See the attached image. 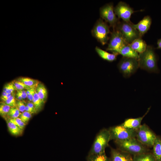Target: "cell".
I'll list each match as a JSON object with an SVG mask.
<instances>
[{"mask_svg":"<svg viewBox=\"0 0 161 161\" xmlns=\"http://www.w3.org/2000/svg\"><path fill=\"white\" fill-rule=\"evenodd\" d=\"M31 114L26 111L21 113L19 118L25 124L27 123L31 118Z\"/></svg>","mask_w":161,"mask_h":161,"instance_id":"obj_30","label":"cell"},{"mask_svg":"<svg viewBox=\"0 0 161 161\" xmlns=\"http://www.w3.org/2000/svg\"><path fill=\"white\" fill-rule=\"evenodd\" d=\"M17 80L30 88H35L40 83L39 81L38 80L27 77H21Z\"/></svg>","mask_w":161,"mask_h":161,"instance_id":"obj_21","label":"cell"},{"mask_svg":"<svg viewBox=\"0 0 161 161\" xmlns=\"http://www.w3.org/2000/svg\"><path fill=\"white\" fill-rule=\"evenodd\" d=\"M152 154L156 161H161V137L156 136L153 146Z\"/></svg>","mask_w":161,"mask_h":161,"instance_id":"obj_18","label":"cell"},{"mask_svg":"<svg viewBox=\"0 0 161 161\" xmlns=\"http://www.w3.org/2000/svg\"><path fill=\"white\" fill-rule=\"evenodd\" d=\"M95 50L99 56L103 59L110 62L115 61L118 54L110 53L107 51L104 50L100 47L96 46Z\"/></svg>","mask_w":161,"mask_h":161,"instance_id":"obj_17","label":"cell"},{"mask_svg":"<svg viewBox=\"0 0 161 161\" xmlns=\"http://www.w3.org/2000/svg\"><path fill=\"white\" fill-rule=\"evenodd\" d=\"M17 93H18L22 98L23 100L27 98L26 90H23L17 91Z\"/></svg>","mask_w":161,"mask_h":161,"instance_id":"obj_35","label":"cell"},{"mask_svg":"<svg viewBox=\"0 0 161 161\" xmlns=\"http://www.w3.org/2000/svg\"><path fill=\"white\" fill-rule=\"evenodd\" d=\"M114 12L118 18L125 21L131 22L130 18L131 15L134 12L132 8L125 2L120 1L114 7Z\"/></svg>","mask_w":161,"mask_h":161,"instance_id":"obj_11","label":"cell"},{"mask_svg":"<svg viewBox=\"0 0 161 161\" xmlns=\"http://www.w3.org/2000/svg\"><path fill=\"white\" fill-rule=\"evenodd\" d=\"M25 111L29 112L31 114H33V112L26 105L25 108Z\"/></svg>","mask_w":161,"mask_h":161,"instance_id":"obj_37","label":"cell"},{"mask_svg":"<svg viewBox=\"0 0 161 161\" xmlns=\"http://www.w3.org/2000/svg\"><path fill=\"white\" fill-rule=\"evenodd\" d=\"M8 120L19 127L22 130L25 127L26 124L19 117L10 118Z\"/></svg>","mask_w":161,"mask_h":161,"instance_id":"obj_27","label":"cell"},{"mask_svg":"<svg viewBox=\"0 0 161 161\" xmlns=\"http://www.w3.org/2000/svg\"><path fill=\"white\" fill-rule=\"evenodd\" d=\"M21 113L16 107H11L7 116L10 118H16L19 117Z\"/></svg>","mask_w":161,"mask_h":161,"instance_id":"obj_29","label":"cell"},{"mask_svg":"<svg viewBox=\"0 0 161 161\" xmlns=\"http://www.w3.org/2000/svg\"><path fill=\"white\" fill-rule=\"evenodd\" d=\"M157 48L158 49H161V38L158 40L157 41Z\"/></svg>","mask_w":161,"mask_h":161,"instance_id":"obj_38","label":"cell"},{"mask_svg":"<svg viewBox=\"0 0 161 161\" xmlns=\"http://www.w3.org/2000/svg\"><path fill=\"white\" fill-rule=\"evenodd\" d=\"M117 67L124 77H129L139 67L138 59L123 57L118 63Z\"/></svg>","mask_w":161,"mask_h":161,"instance_id":"obj_6","label":"cell"},{"mask_svg":"<svg viewBox=\"0 0 161 161\" xmlns=\"http://www.w3.org/2000/svg\"><path fill=\"white\" fill-rule=\"evenodd\" d=\"M139 67L150 72L158 73L157 56L154 47L147 45L146 50L139 54Z\"/></svg>","mask_w":161,"mask_h":161,"instance_id":"obj_1","label":"cell"},{"mask_svg":"<svg viewBox=\"0 0 161 161\" xmlns=\"http://www.w3.org/2000/svg\"><path fill=\"white\" fill-rule=\"evenodd\" d=\"M111 140L122 141L136 137L137 131L124 127L121 125L111 127L109 129Z\"/></svg>","mask_w":161,"mask_h":161,"instance_id":"obj_7","label":"cell"},{"mask_svg":"<svg viewBox=\"0 0 161 161\" xmlns=\"http://www.w3.org/2000/svg\"><path fill=\"white\" fill-rule=\"evenodd\" d=\"M26 105L32 111L33 113H36L35 107L32 102H28L27 103Z\"/></svg>","mask_w":161,"mask_h":161,"instance_id":"obj_36","label":"cell"},{"mask_svg":"<svg viewBox=\"0 0 161 161\" xmlns=\"http://www.w3.org/2000/svg\"><path fill=\"white\" fill-rule=\"evenodd\" d=\"M7 121L8 129L11 134L17 136L19 135L21 133L22 130L19 127L9 120Z\"/></svg>","mask_w":161,"mask_h":161,"instance_id":"obj_23","label":"cell"},{"mask_svg":"<svg viewBox=\"0 0 161 161\" xmlns=\"http://www.w3.org/2000/svg\"><path fill=\"white\" fill-rule=\"evenodd\" d=\"M156 136L149 128L144 124L141 125L137 131L136 138L144 145L152 147Z\"/></svg>","mask_w":161,"mask_h":161,"instance_id":"obj_8","label":"cell"},{"mask_svg":"<svg viewBox=\"0 0 161 161\" xmlns=\"http://www.w3.org/2000/svg\"><path fill=\"white\" fill-rule=\"evenodd\" d=\"M118 149L134 155L148 152L145 146L137 139L132 138L122 141H115Z\"/></svg>","mask_w":161,"mask_h":161,"instance_id":"obj_3","label":"cell"},{"mask_svg":"<svg viewBox=\"0 0 161 161\" xmlns=\"http://www.w3.org/2000/svg\"><path fill=\"white\" fill-rule=\"evenodd\" d=\"M99 12L101 18L109 23L110 26L114 29H115L119 21L114 12L113 3H107L101 7Z\"/></svg>","mask_w":161,"mask_h":161,"instance_id":"obj_10","label":"cell"},{"mask_svg":"<svg viewBox=\"0 0 161 161\" xmlns=\"http://www.w3.org/2000/svg\"><path fill=\"white\" fill-rule=\"evenodd\" d=\"M129 44L132 49L139 54L144 52L147 46L145 42L141 38L135 39Z\"/></svg>","mask_w":161,"mask_h":161,"instance_id":"obj_16","label":"cell"},{"mask_svg":"<svg viewBox=\"0 0 161 161\" xmlns=\"http://www.w3.org/2000/svg\"><path fill=\"white\" fill-rule=\"evenodd\" d=\"M35 90L40 98L44 103L47 99L48 93L44 85L40 82L35 88Z\"/></svg>","mask_w":161,"mask_h":161,"instance_id":"obj_20","label":"cell"},{"mask_svg":"<svg viewBox=\"0 0 161 161\" xmlns=\"http://www.w3.org/2000/svg\"><path fill=\"white\" fill-rule=\"evenodd\" d=\"M15 94L14 93L12 95L4 102H3L11 107H16V101Z\"/></svg>","mask_w":161,"mask_h":161,"instance_id":"obj_28","label":"cell"},{"mask_svg":"<svg viewBox=\"0 0 161 161\" xmlns=\"http://www.w3.org/2000/svg\"><path fill=\"white\" fill-rule=\"evenodd\" d=\"M25 105L23 101L16 100V108L21 113L25 111Z\"/></svg>","mask_w":161,"mask_h":161,"instance_id":"obj_33","label":"cell"},{"mask_svg":"<svg viewBox=\"0 0 161 161\" xmlns=\"http://www.w3.org/2000/svg\"><path fill=\"white\" fill-rule=\"evenodd\" d=\"M87 161H111L110 159L107 157L105 153L99 154L88 155Z\"/></svg>","mask_w":161,"mask_h":161,"instance_id":"obj_22","label":"cell"},{"mask_svg":"<svg viewBox=\"0 0 161 161\" xmlns=\"http://www.w3.org/2000/svg\"><path fill=\"white\" fill-rule=\"evenodd\" d=\"M111 161H133L131 154L118 149L112 148Z\"/></svg>","mask_w":161,"mask_h":161,"instance_id":"obj_13","label":"cell"},{"mask_svg":"<svg viewBox=\"0 0 161 161\" xmlns=\"http://www.w3.org/2000/svg\"><path fill=\"white\" fill-rule=\"evenodd\" d=\"M152 20L151 17L147 16L137 24H133V27L139 32L141 37L146 33L150 28Z\"/></svg>","mask_w":161,"mask_h":161,"instance_id":"obj_12","label":"cell"},{"mask_svg":"<svg viewBox=\"0 0 161 161\" xmlns=\"http://www.w3.org/2000/svg\"><path fill=\"white\" fill-rule=\"evenodd\" d=\"M111 140L109 129H103L97 134L88 155H95L105 153L106 148Z\"/></svg>","mask_w":161,"mask_h":161,"instance_id":"obj_2","label":"cell"},{"mask_svg":"<svg viewBox=\"0 0 161 161\" xmlns=\"http://www.w3.org/2000/svg\"><path fill=\"white\" fill-rule=\"evenodd\" d=\"M91 32L92 36L102 45L107 44L109 39L108 36L110 33L109 26L101 18L97 21Z\"/></svg>","mask_w":161,"mask_h":161,"instance_id":"obj_5","label":"cell"},{"mask_svg":"<svg viewBox=\"0 0 161 161\" xmlns=\"http://www.w3.org/2000/svg\"><path fill=\"white\" fill-rule=\"evenodd\" d=\"M15 90L12 82L6 84L4 86L3 91L7 94H12Z\"/></svg>","mask_w":161,"mask_h":161,"instance_id":"obj_31","label":"cell"},{"mask_svg":"<svg viewBox=\"0 0 161 161\" xmlns=\"http://www.w3.org/2000/svg\"><path fill=\"white\" fill-rule=\"evenodd\" d=\"M14 93V92H13ZM7 94L5 92L3 91L1 95V99L2 101V102H4L9 98L13 94Z\"/></svg>","mask_w":161,"mask_h":161,"instance_id":"obj_34","label":"cell"},{"mask_svg":"<svg viewBox=\"0 0 161 161\" xmlns=\"http://www.w3.org/2000/svg\"><path fill=\"white\" fill-rule=\"evenodd\" d=\"M117 53L121 55L123 57L134 58L137 59H138L139 57L138 53L132 49L129 44L123 47L117 52Z\"/></svg>","mask_w":161,"mask_h":161,"instance_id":"obj_15","label":"cell"},{"mask_svg":"<svg viewBox=\"0 0 161 161\" xmlns=\"http://www.w3.org/2000/svg\"><path fill=\"white\" fill-rule=\"evenodd\" d=\"M35 89L30 88L26 90L27 98L30 102H32L35 92Z\"/></svg>","mask_w":161,"mask_h":161,"instance_id":"obj_32","label":"cell"},{"mask_svg":"<svg viewBox=\"0 0 161 161\" xmlns=\"http://www.w3.org/2000/svg\"><path fill=\"white\" fill-rule=\"evenodd\" d=\"M149 109L143 116L136 118H130L125 120L120 124L125 128L137 131L141 126L142 121L146 114L148 112Z\"/></svg>","mask_w":161,"mask_h":161,"instance_id":"obj_14","label":"cell"},{"mask_svg":"<svg viewBox=\"0 0 161 161\" xmlns=\"http://www.w3.org/2000/svg\"><path fill=\"white\" fill-rule=\"evenodd\" d=\"M133 24L131 21H119L115 28L120 32L128 44L135 39L142 37L138 30L133 27Z\"/></svg>","mask_w":161,"mask_h":161,"instance_id":"obj_4","label":"cell"},{"mask_svg":"<svg viewBox=\"0 0 161 161\" xmlns=\"http://www.w3.org/2000/svg\"><path fill=\"white\" fill-rule=\"evenodd\" d=\"M32 102L34 105L36 113L42 109L44 103L40 98L35 90Z\"/></svg>","mask_w":161,"mask_h":161,"instance_id":"obj_24","label":"cell"},{"mask_svg":"<svg viewBox=\"0 0 161 161\" xmlns=\"http://www.w3.org/2000/svg\"><path fill=\"white\" fill-rule=\"evenodd\" d=\"M133 161H156L152 153L148 152L134 155Z\"/></svg>","mask_w":161,"mask_h":161,"instance_id":"obj_19","label":"cell"},{"mask_svg":"<svg viewBox=\"0 0 161 161\" xmlns=\"http://www.w3.org/2000/svg\"><path fill=\"white\" fill-rule=\"evenodd\" d=\"M11 107L3 102H0V114L3 117H6Z\"/></svg>","mask_w":161,"mask_h":161,"instance_id":"obj_26","label":"cell"},{"mask_svg":"<svg viewBox=\"0 0 161 161\" xmlns=\"http://www.w3.org/2000/svg\"><path fill=\"white\" fill-rule=\"evenodd\" d=\"M11 82L13 83L15 90L17 91L23 90H27L30 88L17 79L13 80Z\"/></svg>","mask_w":161,"mask_h":161,"instance_id":"obj_25","label":"cell"},{"mask_svg":"<svg viewBox=\"0 0 161 161\" xmlns=\"http://www.w3.org/2000/svg\"><path fill=\"white\" fill-rule=\"evenodd\" d=\"M129 44L121 33L114 29L111 32L109 41L106 50L118 54L117 52L124 46Z\"/></svg>","mask_w":161,"mask_h":161,"instance_id":"obj_9","label":"cell"}]
</instances>
